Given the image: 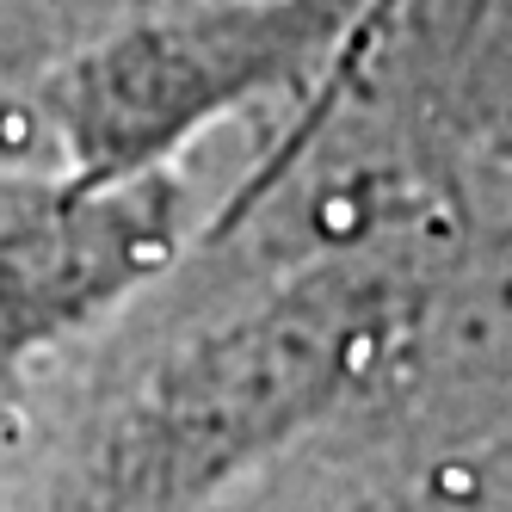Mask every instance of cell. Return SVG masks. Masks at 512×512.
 Returning <instances> with one entry per match:
<instances>
[]
</instances>
